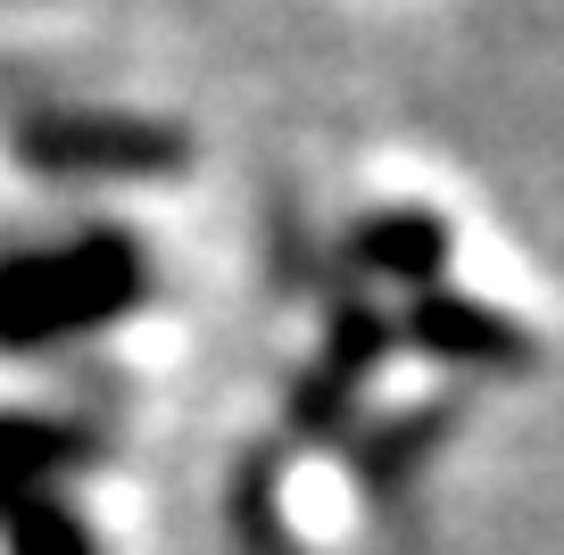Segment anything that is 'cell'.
<instances>
[{"label": "cell", "mask_w": 564, "mask_h": 555, "mask_svg": "<svg viewBox=\"0 0 564 555\" xmlns=\"http://www.w3.org/2000/svg\"><path fill=\"white\" fill-rule=\"evenodd\" d=\"M117 291H124V258L117 249L18 265V274L0 282V331H9V340H42V331H58V324H84V315L117 307Z\"/></svg>", "instance_id": "1"}]
</instances>
